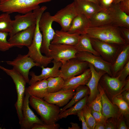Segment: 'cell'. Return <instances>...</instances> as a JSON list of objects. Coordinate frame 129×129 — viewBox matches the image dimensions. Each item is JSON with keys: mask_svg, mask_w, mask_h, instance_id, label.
I'll use <instances>...</instances> for the list:
<instances>
[{"mask_svg": "<svg viewBox=\"0 0 129 129\" xmlns=\"http://www.w3.org/2000/svg\"><path fill=\"white\" fill-rule=\"evenodd\" d=\"M86 34L90 38L120 45L126 43L123 38L120 27L113 24L97 27H89Z\"/></svg>", "mask_w": 129, "mask_h": 129, "instance_id": "cell-1", "label": "cell"}, {"mask_svg": "<svg viewBox=\"0 0 129 129\" xmlns=\"http://www.w3.org/2000/svg\"><path fill=\"white\" fill-rule=\"evenodd\" d=\"M29 103L40 116L44 123L53 124L59 119L60 109L55 105L48 103L43 99L30 96Z\"/></svg>", "mask_w": 129, "mask_h": 129, "instance_id": "cell-2", "label": "cell"}, {"mask_svg": "<svg viewBox=\"0 0 129 129\" xmlns=\"http://www.w3.org/2000/svg\"><path fill=\"white\" fill-rule=\"evenodd\" d=\"M52 0H2L0 11L10 14L15 12L24 14L40 7L41 3Z\"/></svg>", "mask_w": 129, "mask_h": 129, "instance_id": "cell-3", "label": "cell"}, {"mask_svg": "<svg viewBox=\"0 0 129 129\" xmlns=\"http://www.w3.org/2000/svg\"><path fill=\"white\" fill-rule=\"evenodd\" d=\"M41 16L37 17L34 36L30 46L28 48L27 55L35 63L40 66L45 67L52 62L53 59L51 57L43 55L41 51L42 42V35L39 26V21Z\"/></svg>", "mask_w": 129, "mask_h": 129, "instance_id": "cell-4", "label": "cell"}, {"mask_svg": "<svg viewBox=\"0 0 129 129\" xmlns=\"http://www.w3.org/2000/svg\"><path fill=\"white\" fill-rule=\"evenodd\" d=\"M0 69L10 76L15 85L17 98L15 106L19 124L22 118V107L26 88V86L27 83L23 76L13 69H8L1 66H0Z\"/></svg>", "mask_w": 129, "mask_h": 129, "instance_id": "cell-5", "label": "cell"}, {"mask_svg": "<svg viewBox=\"0 0 129 129\" xmlns=\"http://www.w3.org/2000/svg\"><path fill=\"white\" fill-rule=\"evenodd\" d=\"M53 22L52 16L48 12L42 14L39 21V27L42 35L41 51L49 57H50L49 46L55 33L52 27Z\"/></svg>", "mask_w": 129, "mask_h": 129, "instance_id": "cell-6", "label": "cell"}, {"mask_svg": "<svg viewBox=\"0 0 129 129\" xmlns=\"http://www.w3.org/2000/svg\"><path fill=\"white\" fill-rule=\"evenodd\" d=\"M90 38L93 48L100 56L105 61L112 63L122 45Z\"/></svg>", "mask_w": 129, "mask_h": 129, "instance_id": "cell-7", "label": "cell"}, {"mask_svg": "<svg viewBox=\"0 0 129 129\" xmlns=\"http://www.w3.org/2000/svg\"><path fill=\"white\" fill-rule=\"evenodd\" d=\"M89 64L76 58L70 59L62 64L59 69V76L65 81L80 75L89 68Z\"/></svg>", "mask_w": 129, "mask_h": 129, "instance_id": "cell-8", "label": "cell"}, {"mask_svg": "<svg viewBox=\"0 0 129 129\" xmlns=\"http://www.w3.org/2000/svg\"><path fill=\"white\" fill-rule=\"evenodd\" d=\"M78 14L74 1L67 5L52 16L53 21L58 23L61 30L66 32L69 30L72 22Z\"/></svg>", "mask_w": 129, "mask_h": 129, "instance_id": "cell-9", "label": "cell"}, {"mask_svg": "<svg viewBox=\"0 0 129 129\" xmlns=\"http://www.w3.org/2000/svg\"><path fill=\"white\" fill-rule=\"evenodd\" d=\"M49 48L53 61L62 64L70 59L76 58L78 52L74 46L64 44H51Z\"/></svg>", "mask_w": 129, "mask_h": 129, "instance_id": "cell-10", "label": "cell"}, {"mask_svg": "<svg viewBox=\"0 0 129 129\" xmlns=\"http://www.w3.org/2000/svg\"><path fill=\"white\" fill-rule=\"evenodd\" d=\"M126 82L120 81L117 77L111 76L106 73L101 78L99 83L104 92L111 101L114 97L119 95Z\"/></svg>", "mask_w": 129, "mask_h": 129, "instance_id": "cell-11", "label": "cell"}, {"mask_svg": "<svg viewBox=\"0 0 129 129\" xmlns=\"http://www.w3.org/2000/svg\"><path fill=\"white\" fill-rule=\"evenodd\" d=\"M6 62L8 64L12 66L13 69L20 73L28 83L30 80L29 75L30 69L35 66L40 67L39 64L34 62L27 54H19L13 60L7 61Z\"/></svg>", "mask_w": 129, "mask_h": 129, "instance_id": "cell-12", "label": "cell"}, {"mask_svg": "<svg viewBox=\"0 0 129 129\" xmlns=\"http://www.w3.org/2000/svg\"><path fill=\"white\" fill-rule=\"evenodd\" d=\"M35 9L23 15L18 14L15 16L14 19L12 20V30L9 33L10 37L36 24L37 13Z\"/></svg>", "mask_w": 129, "mask_h": 129, "instance_id": "cell-13", "label": "cell"}, {"mask_svg": "<svg viewBox=\"0 0 129 129\" xmlns=\"http://www.w3.org/2000/svg\"><path fill=\"white\" fill-rule=\"evenodd\" d=\"M30 96L26 88L22 107V118L19 124L21 129H32L35 124L44 123L30 108L29 103Z\"/></svg>", "mask_w": 129, "mask_h": 129, "instance_id": "cell-14", "label": "cell"}, {"mask_svg": "<svg viewBox=\"0 0 129 129\" xmlns=\"http://www.w3.org/2000/svg\"><path fill=\"white\" fill-rule=\"evenodd\" d=\"M76 58L91 64L96 69L103 70L109 75L112 76L111 70V64L105 61L101 57L90 53L83 52H77Z\"/></svg>", "mask_w": 129, "mask_h": 129, "instance_id": "cell-15", "label": "cell"}, {"mask_svg": "<svg viewBox=\"0 0 129 129\" xmlns=\"http://www.w3.org/2000/svg\"><path fill=\"white\" fill-rule=\"evenodd\" d=\"M35 26H32L16 33L10 37L8 41L13 47L22 48L25 46L28 48L32 43Z\"/></svg>", "mask_w": 129, "mask_h": 129, "instance_id": "cell-16", "label": "cell"}, {"mask_svg": "<svg viewBox=\"0 0 129 129\" xmlns=\"http://www.w3.org/2000/svg\"><path fill=\"white\" fill-rule=\"evenodd\" d=\"M75 92L73 89L61 90L55 92L48 93L43 98L48 103L59 107L66 105L71 99Z\"/></svg>", "mask_w": 129, "mask_h": 129, "instance_id": "cell-17", "label": "cell"}, {"mask_svg": "<svg viewBox=\"0 0 129 129\" xmlns=\"http://www.w3.org/2000/svg\"><path fill=\"white\" fill-rule=\"evenodd\" d=\"M89 67L91 72V76L86 84L90 91L87 101L86 105H89L93 100L97 94L98 90V85L102 76L106 73L104 71L96 69L91 64H89Z\"/></svg>", "mask_w": 129, "mask_h": 129, "instance_id": "cell-18", "label": "cell"}, {"mask_svg": "<svg viewBox=\"0 0 129 129\" xmlns=\"http://www.w3.org/2000/svg\"><path fill=\"white\" fill-rule=\"evenodd\" d=\"M53 66L51 68L45 67L43 66L41 73L39 75H37L33 71L29 72V75L31 76V78L28 83L30 85L32 83L38 81L46 79L50 77H55L60 76L59 69L62 65L60 62H56L53 60Z\"/></svg>", "mask_w": 129, "mask_h": 129, "instance_id": "cell-19", "label": "cell"}, {"mask_svg": "<svg viewBox=\"0 0 129 129\" xmlns=\"http://www.w3.org/2000/svg\"><path fill=\"white\" fill-rule=\"evenodd\" d=\"M129 61V44L122 45L113 62L111 64V70L113 77L116 76Z\"/></svg>", "mask_w": 129, "mask_h": 129, "instance_id": "cell-20", "label": "cell"}, {"mask_svg": "<svg viewBox=\"0 0 129 129\" xmlns=\"http://www.w3.org/2000/svg\"><path fill=\"white\" fill-rule=\"evenodd\" d=\"M78 13L89 19L96 13L103 9L98 4L85 0H74Z\"/></svg>", "mask_w": 129, "mask_h": 129, "instance_id": "cell-21", "label": "cell"}, {"mask_svg": "<svg viewBox=\"0 0 129 129\" xmlns=\"http://www.w3.org/2000/svg\"><path fill=\"white\" fill-rule=\"evenodd\" d=\"M113 20V24L119 27L129 28V15L120 8L118 3H113L108 9Z\"/></svg>", "mask_w": 129, "mask_h": 129, "instance_id": "cell-22", "label": "cell"}, {"mask_svg": "<svg viewBox=\"0 0 129 129\" xmlns=\"http://www.w3.org/2000/svg\"><path fill=\"white\" fill-rule=\"evenodd\" d=\"M80 34L71 33L61 30H56L51 44H62L75 46L78 43L80 36Z\"/></svg>", "mask_w": 129, "mask_h": 129, "instance_id": "cell-23", "label": "cell"}, {"mask_svg": "<svg viewBox=\"0 0 129 129\" xmlns=\"http://www.w3.org/2000/svg\"><path fill=\"white\" fill-rule=\"evenodd\" d=\"M91 76V70L89 68L81 74L65 81L62 89L75 90L81 85H85L88 83Z\"/></svg>", "mask_w": 129, "mask_h": 129, "instance_id": "cell-24", "label": "cell"}, {"mask_svg": "<svg viewBox=\"0 0 129 129\" xmlns=\"http://www.w3.org/2000/svg\"><path fill=\"white\" fill-rule=\"evenodd\" d=\"M102 113L107 119L112 118L118 119L122 116L117 106L113 103L104 92L102 97Z\"/></svg>", "mask_w": 129, "mask_h": 129, "instance_id": "cell-25", "label": "cell"}, {"mask_svg": "<svg viewBox=\"0 0 129 129\" xmlns=\"http://www.w3.org/2000/svg\"><path fill=\"white\" fill-rule=\"evenodd\" d=\"M89 19L82 14L78 13L72 23L68 32L80 35L85 34L86 29L89 27Z\"/></svg>", "mask_w": 129, "mask_h": 129, "instance_id": "cell-26", "label": "cell"}, {"mask_svg": "<svg viewBox=\"0 0 129 129\" xmlns=\"http://www.w3.org/2000/svg\"><path fill=\"white\" fill-rule=\"evenodd\" d=\"M89 27H97L113 24V20L108 9H103L89 19Z\"/></svg>", "mask_w": 129, "mask_h": 129, "instance_id": "cell-27", "label": "cell"}, {"mask_svg": "<svg viewBox=\"0 0 129 129\" xmlns=\"http://www.w3.org/2000/svg\"><path fill=\"white\" fill-rule=\"evenodd\" d=\"M26 88L30 96L39 98L43 99L48 93L47 79L36 81Z\"/></svg>", "mask_w": 129, "mask_h": 129, "instance_id": "cell-28", "label": "cell"}, {"mask_svg": "<svg viewBox=\"0 0 129 129\" xmlns=\"http://www.w3.org/2000/svg\"><path fill=\"white\" fill-rule=\"evenodd\" d=\"M90 93L89 89L86 85H81L75 89V93L71 101L60 109V113L71 107L85 97L89 95Z\"/></svg>", "mask_w": 129, "mask_h": 129, "instance_id": "cell-29", "label": "cell"}, {"mask_svg": "<svg viewBox=\"0 0 129 129\" xmlns=\"http://www.w3.org/2000/svg\"><path fill=\"white\" fill-rule=\"evenodd\" d=\"M74 46L78 52H88L97 56H100L98 54L93 48L90 38L86 34L80 35L79 40Z\"/></svg>", "mask_w": 129, "mask_h": 129, "instance_id": "cell-30", "label": "cell"}, {"mask_svg": "<svg viewBox=\"0 0 129 129\" xmlns=\"http://www.w3.org/2000/svg\"><path fill=\"white\" fill-rule=\"evenodd\" d=\"M88 96L85 97L71 107L60 113L59 116V119L66 118L70 115H77V112L82 110L86 104Z\"/></svg>", "mask_w": 129, "mask_h": 129, "instance_id": "cell-31", "label": "cell"}, {"mask_svg": "<svg viewBox=\"0 0 129 129\" xmlns=\"http://www.w3.org/2000/svg\"><path fill=\"white\" fill-rule=\"evenodd\" d=\"M48 93L57 92L62 89L65 81L60 76L50 77L47 79Z\"/></svg>", "mask_w": 129, "mask_h": 129, "instance_id": "cell-32", "label": "cell"}, {"mask_svg": "<svg viewBox=\"0 0 129 129\" xmlns=\"http://www.w3.org/2000/svg\"><path fill=\"white\" fill-rule=\"evenodd\" d=\"M12 22L10 14L3 13L0 14V32L10 33L12 30Z\"/></svg>", "mask_w": 129, "mask_h": 129, "instance_id": "cell-33", "label": "cell"}, {"mask_svg": "<svg viewBox=\"0 0 129 129\" xmlns=\"http://www.w3.org/2000/svg\"><path fill=\"white\" fill-rule=\"evenodd\" d=\"M111 101L117 106L124 117L129 119V105L127 103L118 95L113 97Z\"/></svg>", "mask_w": 129, "mask_h": 129, "instance_id": "cell-34", "label": "cell"}, {"mask_svg": "<svg viewBox=\"0 0 129 129\" xmlns=\"http://www.w3.org/2000/svg\"><path fill=\"white\" fill-rule=\"evenodd\" d=\"M98 87V92L96 97L92 102L88 105L94 111L102 113V97L104 91L99 83Z\"/></svg>", "mask_w": 129, "mask_h": 129, "instance_id": "cell-35", "label": "cell"}, {"mask_svg": "<svg viewBox=\"0 0 129 129\" xmlns=\"http://www.w3.org/2000/svg\"><path fill=\"white\" fill-rule=\"evenodd\" d=\"M82 110L88 127L89 129H94L96 122L92 114L91 108L86 104Z\"/></svg>", "mask_w": 129, "mask_h": 129, "instance_id": "cell-36", "label": "cell"}, {"mask_svg": "<svg viewBox=\"0 0 129 129\" xmlns=\"http://www.w3.org/2000/svg\"><path fill=\"white\" fill-rule=\"evenodd\" d=\"M9 33L0 32V51L5 52L13 47L8 41L7 38Z\"/></svg>", "mask_w": 129, "mask_h": 129, "instance_id": "cell-37", "label": "cell"}, {"mask_svg": "<svg viewBox=\"0 0 129 129\" xmlns=\"http://www.w3.org/2000/svg\"><path fill=\"white\" fill-rule=\"evenodd\" d=\"M129 75V61L126 63L116 76L118 77L120 81H124Z\"/></svg>", "mask_w": 129, "mask_h": 129, "instance_id": "cell-38", "label": "cell"}, {"mask_svg": "<svg viewBox=\"0 0 129 129\" xmlns=\"http://www.w3.org/2000/svg\"><path fill=\"white\" fill-rule=\"evenodd\" d=\"M60 126L56 123L53 124H34L32 129H58Z\"/></svg>", "mask_w": 129, "mask_h": 129, "instance_id": "cell-39", "label": "cell"}, {"mask_svg": "<svg viewBox=\"0 0 129 129\" xmlns=\"http://www.w3.org/2000/svg\"><path fill=\"white\" fill-rule=\"evenodd\" d=\"M91 109L92 114L96 122L103 123L105 124L107 119L105 116L101 113L94 111Z\"/></svg>", "mask_w": 129, "mask_h": 129, "instance_id": "cell-40", "label": "cell"}, {"mask_svg": "<svg viewBox=\"0 0 129 129\" xmlns=\"http://www.w3.org/2000/svg\"><path fill=\"white\" fill-rule=\"evenodd\" d=\"M118 119L111 118L107 119L105 124V129H117Z\"/></svg>", "mask_w": 129, "mask_h": 129, "instance_id": "cell-41", "label": "cell"}, {"mask_svg": "<svg viewBox=\"0 0 129 129\" xmlns=\"http://www.w3.org/2000/svg\"><path fill=\"white\" fill-rule=\"evenodd\" d=\"M118 5L123 11L129 15V0H123L120 2Z\"/></svg>", "mask_w": 129, "mask_h": 129, "instance_id": "cell-42", "label": "cell"}, {"mask_svg": "<svg viewBox=\"0 0 129 129\" xmlns=\"http://www.w3.org/2000/svg\"><path fill=\"white\" fill-rule=\"evenodd\" d=\"M120 31L123 38L126 43L129 44V28L120 27Z\"/></svg>", "mask_w": 129, "mask_h": 129, "instance_id": "cell-43", "label": "cell"}, {"mask_svg": "<svg viewBox=\"0 0 129 129\" xmlns=\"http://www.w3.org/2000/svg\"><path fill=\"white\" fill-rule=\"evenodd\" d=\"M77 115L80 121L82 122V129H89L87 125L82 110L78 111Z\"/></svg>", "mask_w": 129, "mask_h": 129, "instance_id": "cell-44", "label": "cell"}, {"mask_svg": "<svg viewBox=\"0 0 129 129\" xmlns=\"http://www.w3.org/2000/svg\"><path fill=\"white\" fill-rule=\"evenodd\" d=\"M124 117L123 116H122L118 119L117 129H128L126 126Z\"/></svg>", "mask_w": 129, "mask_h": 129, "instance_id": "cell-45", "label": "cell"}, {"mask_svg": "<svg viewBox=\"0 0 129 129\" xmlns=\"http://www.w3.org/2000/svg\"><path fill=\"white\" fill-rule=\"evenodd\" d=\"M113 0H100V6L103 9H108L113 3Z\"/></svg>", "mask_w": 129, "mask_h": 129, "instance_id": "cell-46", "label": "cell"}, {"mask_svg": "<svg viewBox=\"0 0 129 129\" xmlns=\"http://www.w3.org/2000/svg\"><path fill=\"white\" fill-rule=\"evenodd\" d=\"M118 95L129 105V90L124 91Z\"/></svg>", "mask_w": 129, "mask_h": 129, "instance_id": "cell-47", "label": "cell"}, {"mask_svg": "<svg viewBox=\"0 0 129 129\" xmlns=\"http://www.w3.org/2000/svg\"><path fill=\"white\" fill-rule=\"evenodd\" d=\"M105 124L102 123L96 122L95 129H105Z\"/></svg>", "mask_w": 129, "mask_h": 129, "instance_id": "cell-48", "label": "cell"}, {"mask_svg": "<svg viewBox=\"0 0 129 129\" xmlns=\"http://www.w3.org/2000/svg\"><path fill=\"white\" fill-rule=\"evenodd\" d=\"M71 125V127H68V129H80V127L79 126L78 124L75 123L71 122L70 123Z\"/></svg>", "mask_w": 129, "mask_h": 129, "instance_id": "cell-49", "label": "cell"}, {"mask_svg": "<svg viewBox=\"0 0 129 129\" xmlns=\"http://www.w3.org/2000/svg\"><path fill=\"white\" fill-rule=\"evenodd\" d=\"M93 2L94 3L100 5V0H85Z\"/></svg>", "mask_w": 129, "mask_h": 129, "instance_id": "cell-50", "label": "cell"}, {"mask_svg": "<svg viewBox=\"0 0 129 129\" xmlns=\"http://www.w3.org/2000/svg\"><path fill=\"white\" fill-rule=\"evenodd\" d=\"M123 0H113V3L114 4H118Z\"/></svg>", "mask_w": 129, "mask_h": 129, "instance_id": "cell-51", "label": "cell"}, {"mask_svg": "<svg viewBox=\"0 0 129 129\" xmlns=\"http://www.w3.org/2000/svg\"><path fill=\"white\" fill-rule=\"evenodd\" d=\"M2 129V128L1 127V125H0V129Z\"/></svg>", "mask_w": 129, "mask_h": 129, "instance_id": "cell-52", "label": "cell"}, {"mask_svg": "<svg viewBox=\"0 0 129 129\" xmlns=\"http://www.w3.org/2000/svg\"><path fill=\"white\" fill-rule=\"evenodd\" d=\"M1 0H0V1H1Z\"/></svg>", "mask_w": 129, "mask_h": 129, "instance_id": "cell-53", "label": "cell"}]
</instances>
